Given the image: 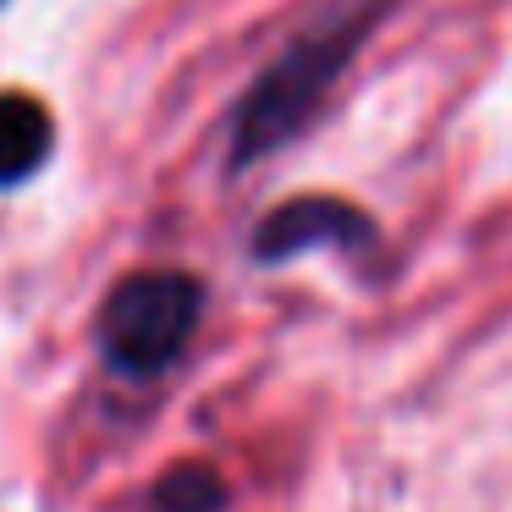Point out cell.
I'll return each instance as SVG.
<instances>
[{"instance_id":"1","label":"cell","mask_w":512,"mask_h":512,"mask_svg":"<svg viewBox=\"0 0 512 512\" xmlns=\"http://www.w3.org/2000/svg\"><path fill=\"white\" fill-rule=\"evenodd\" d=\"M364 28H369V12L336 17V23L303 34L298 45L259 78V89L248 94L243 111H237V133H232V160L237 166L270 155V149L287 144V138L309 122L314 105L325 100V89L336 83V72H342L347 56L358 50Z\"/></svg>"},{"instance_id":"2","label":"cell","mask_w":512,"mask_h":512,"mask_svg":"<svg viewBox=\"0 0 512 512\" xmlns=\"http://www.w3.org/2000/svg\"><path fill=\"white\" fill-rule=\"evenodd\" d=\"M204 309V287L182 270H144L127 276L105 298L100 347L122 375H155L177 364V353L193 342Z\"/></svg>"},{"instance_id":"3","label":"cell","mask_w":512,"mask_h":512,"mask_svg":"<svg viewBox=\"0 0 512 512\" xmlns=\"http://www.w3.org/2000/svg\"><path fill=\"white\" fill-rule=\"evenodd\" d=\"M375 243V226H369L364 210L342 199H292L281 210H270L254 232V254L265 265H281V259H298L309 248H364Z\"/></svg>"},{"instance_id":"4","label":"cell","mask_w":512,"mask_h":512,"mask_svg":"<svg viewBox=\"0 0 512 512\" xmlns=\"http://www.w3.org/2000/svg\"><path fill=\"white\" fill-rule=\"evenodd\" d=\"M56 127L34 94H0V188L28 182L50 160Z\"/></svg>"},{"instance_id":"5","label":"cell","mask_w":512,"mask_h":512,"mask_svg":"<svg viewBox=\"0 0 512 512\" xmlns=\"http://www.w3.org/2000/svg\"><path fill=\"white\" fill-rule=\"evenodd\" d=\"M155 507L160 512H221L226 507V485L215 479V468L182 463L155 485Z\"/></svg>"}]
</instances>
